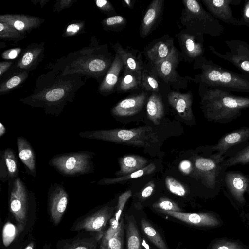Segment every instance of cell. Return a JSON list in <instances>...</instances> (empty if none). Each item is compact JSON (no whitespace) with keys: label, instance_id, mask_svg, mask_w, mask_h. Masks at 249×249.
Here are the masks:
<instances>
[{"label":"cell","instance_id":"1","mask_svg":"<svg viewBox=\"0 0 249 249\" xmlns=\"http://www.w3.org/2000/svg\"><path fill=\"white\" fill-rule=\"evenodd\" d=\"M82 77L78 74L63 75L52 70L38 77L33 93L20 101L58 117L65 107L73 101L76 92L85 84Z\"/></svg>","mask_w":249,"mask_h":249},{"label":"cell","instance_id":"2","mask_svg":"<svg viewBox=\"0 0 249 249\" xmlns=\"http://www.w3.org/2000/svg\"><path fill=\"white\" fill-rule=\"evenodd\" d=\"M201 108L210 121L227 124L240 117L249 108V97L237 96L231 91L202 83L199 90Z\"/></svg>","mask_w":249,"mask_h":249},{"label":"cell","instance_id":"3","mask_svg":"<svg viewBox=\"0 0 249 249\" xmlns=\"http://www.w3.org/2000/svg\"><path fill=\"white\" fill-rule=\"evenodd\" d=\"M94 40L92 39L89 46L59 59L51 67L52 70L63 75L78 74L96 79L102 76L111 64Z\"/></svg>","mask_w":249,"mask_h":249},{"label":"cell","instance_id":"4","mask_svg":"<svg viewBox=\"0 0 249 249\" xmlns=\"http://www.w3.org/2000/svg\"><path fill=\"white\" fill-rule=\"evenodd\" d=\"M203 155L194 159L193 173L195 178L209 191L210 197L216 196L221 191L227 169L226 159L213 151L211 145L203 148Z\"/></svg>","mask_w":249,"mask_h":249},{"label":"cell","instance_id":"5","mask_svg":"<svg viewBox=\"0 0 249 249\" xmlns=\"http://www.w3.org/2000/svg\"><path fill=\"white\" fill-rule=\"evenodd\" d=\"M196 67L201 70L198 79L208 86L231 92L249 93V75L224 69L205 57L197 59Z\"/></svg>","mask_w":249,"mask_h":249},{"label":"cell","instance_id":"6","mask_svg":"<svg viewBox=\"0 0 249 249\" xmlns=\"http://www.w3.org/2000/svg\"><path fill=\"white\" fill-rule=\"evenodd\" d=\"M82 138L147 148L159 142L157 132L150 126L132 129H112L85 131L78 134Z\"/></svg>","mask_w":249,"mask_h":249},{"label":"cell","instance_id":"7","mask_svg":"<svg viewBox=\"0 0 249 249\" xmlns=\"http://www.w3.org/2000/svg\"><path fill=\"white\" fill-rule=\"evenodd\" d=\"M184 8L180 18L187 33L203 38L204 34L213 37L221 36L224 27L219 20L213 17L196 0L183 1Z\"/></svg>","mask_w":249,"mask_h":249},{"label":"cell","instance_id":"8","mask_svg":"<svg viewBox=\"0 0 249 249\" xmlns=\"http://www.w3.org/2000/svg\"><path fill=\"white\" fill-rule=\"evenodd\" d=\"M9 209L17 224L27 227L31 212L36 208L34 194L18 176L8 182Z\"/></svg>","mask_w":249,"mask_h":249},{"label":"cell","instance_id":"9","mask_svg":"<svg viewBox=\"0 0 249 249\" xmlns=\"http://www.w3.org/2000/svg\"><path fill=\"white\" fill-rule=\"evenodd\" d=\"M95 154L89 151H79L59 154L49 160V165L60 174L67 176H77L94 171L92 160Z\"/></svg>","mask_w":249,"mask_h":249},{"label":"cell","instance_id":"10","mask_svg":"<svg viewBox=\"0 0 249 249\" xmlns=\"http://www.w3.org/2000/svg\"><path fill=\"white\" fill-rule=\"evenodd\" d=\"M221 190L240 215L247 205L245 195L247 193L249 195V174L238 171H227Z\"/></svg>","mask_w":249,"mask_h":249},{"label":"cell","instance_id":"11","mask_svg":"<svg viewBox=\"0 0 249 249\" xmlns=\"http://www.w3.org/2000/svg\"><path fill=\"white\" fill-rule=\"evenodd\" d=\"M115 208L106 204L78 218L70 229L71 231L86 232L98 235L101 238L107 223L113 216Z\"/></svg>","mask_w":249,"mask_h":249},{"label":"cell","instance_id":"12","mask_svg":"<svg viewBox=\"0 0 249 249\" xmlns=\"http://www.w3.org/2000/svg\"><path fill=\"white\" fill-rule=\"evenodd\" d=\"M249 142V127L243 126L224 135L211 148L218 156L226 159L240 151Z\"/></svg>","mask_w":249,"mask_h":249},{"label":"cell","instance_id":"13","mask_svg":"<svg viewBox=\"0 0 249 249\" xmlns=\"http://www.w3.org/2000/svg\"><path fill=\"white\" fill-rule=\"evenodd\" d=\"M229 50L224 53L218 52L214 47L209 46L213 54L233 64L243 73L249 75V45L239 39L225 40Z\"/></svg>","mask_w":249,"mask_h":249},{"label":"cell","instance_id":"14","mask_svg":"<svg viewBox=\"0 0 249 249\" xmlns=\"http://www.w3.org/2000/svg\"><path fill=\"white\" fill-rule=\"evenodd\" d=\"M48 212L51 221L58 225L66 211L69 195L64 186L54 183L50 185L47 196Z\"/></svg>","mask_w":249,"mask_h":249},{"label":"cell","instance_id":"15","mask_svg":"<svg viewBox=\"0 0 249 249\" xmlns=\"http://www.w3.org/2000/svg\"><path fill=\"white\" fill-rule=\"evenodd\" d=\"M190 225L206 229H215L222 226L223 221L219 215L214 212L185 213L183 212L160 211Z\"/></svg>","mask_w":249,"mask_h":249},{"label":"cell","instance_id":"16","mask_svg":"<svg viewBox=\"0 0 249 249\" xmlns=\"http://www.w3.org/2000/svg\"><path fill=\"white\" fill-rule=\"evenodd\" d=\"M202 2L207 11L218 20L240 26V20L234 16L231 5H239L241 0H202Z\"/></svg>","mask_w":249,"mask_h":249},{"label":"cell","instance_id":"17","mask_svg":"<svg viewBox=\"0 0 249 249\" xmlns=\"http://www.w3.org/2000/svg\"><path fill=\"white\" fill-rule=\"evenodd\" d=\"M124 218L117 221L113 216L109 220V225L105 230L97 249H124Z\"/></svg>","mask_w":249,"mask_h":249},{"label":"cell","instance_id":"18","mask_svg":"<svg viewBox=\"0 0 249 249\" xmlns=\"http://www.w3.org/2000/svg\"><path fill=\"white\" fill-rule=\"evenodd\" d=\"M70 239H61L56 244V249H97L101 239L98 235L80 232Z\"/></svg>","mask_w":249,"mask_h":249},{"label":"cell","instance_id":"19","mask_svg":"<svg viewBox=\"0 0 249 249\" xmlns=\"http://www.w3.org/2000/svg\"><path fill=\"white\" fill-rule=\"evenodd\" d=\"M19 176V167L12 149L7 148L0 153V180L3 182L12 180Z\"/></svg>","mask_w":249,"mask_h":249},{"label":"cell","instance_id":"20","mask_svg":"<svg viewBox=\"0 0 249 249\" xmlns=\"http://www.w3.org/2000/svg\"><path fill=\"white\" fill-rule=\"evenodd\" d=\"M147 94H141L125 98L118 103L112 109V114L118 117H128L136 114L143 107Z\"/></svg>","mask_w":249,"mask_h":249},{"label":"cell","instance_id":"21","mask_svg":"<svg viewBox=\"0 0 249 249\" xmlns=\"http://www.w3.org/2000/svg\"><path fill=\"white\" fill-rule=\"evenodd\" d=\"M0 20L8 23L25 34L39 27L44 21V19L35 16L9 14L0 15Z\"/></svg>","mask_w":249,"mask_h":249},{"label":"cell","instance_id":"22","mask_svg":"<svg viewBox=\"0 0 249 249\" xmlns=\"http://www.w3.org/2000/svg\"><path fill=\"white\" fill-rule=\"evenodd\" d=\"M44 43L33 44L26 48L14 68L16 70L32 71L43 59Z\"/></svg>","mask_w":249,"mask_h":249},{"label":"cell","instance_id":"23","mask_svg":"<svg viewBox=\"0 0 249 249\" xmlns=\"http://www.w3.org/2000/svg\"><path fill=\"white\" fill-rule=\"evenodd\" d=\"M170 105L182 119L192 120L194 115L192 109V95L190 92L181 93L172 91L167 96Z\"/></svg>","mask_w":249,"mask_h":249},{"label":"cell","instance_id":"24","mask_svg":"<svg viewBox=\"0 0 249 249\" xmlns=\"http://www.w3.org/2000/svg\"><path fill=\"white\" fill-rule=\"evenodd\" d=\"M18 157L25 166L27 172L33 177H36V160L35 151L29 141L23 136L17 139Z\"/></svg>","mask_w":249,"mask_h":249},{"label":"cell","instance_id":"25","mask_svg":"<svg viewBox=\"0 0 249 249\" xmlns=\"http://www.w3.org/2000/svg\"><path fill=\"white\" fill-rule=\"evenodd\" d=\"M124 67L121 56L117 53L107 71L99 88L100 94L106 95L111 93L117 86L119 75Z\"/></svg>","mask_w":249,"mask_h":249},{"label":"cell","instance_id":"26","mask_svg":"<svg viewBox=\"0 0 249 249\" xmlns=\"http://www.w3.org/2000/svg\"><path fill=\"white\" fill-rule=\"evenodd\" d=\"M163 5V0H154L149 5L141 22L140 35L142 37H145L150 33L161 14Z\"/></svg>","mask_w":249,"mask_h":249},{"label":"cell","instance_id":"27","mask_svg":"<svg viewBox=\"0 0 249 249\" xmlns=\"http://www.w3.org/2000/svg\"><path fill=\"white\" fill-rule=\"evenodd\" d=\"M178 62V54L175 48L165 59L155 64L159 76L165 82L174 81L176 77V68Z\"/></svg>","mask_w":249,"mask_h":249},{"label":"cell","instance_id":"28","mask_svg":"<svg viewBox=\"0 0 249 249\" xmlns=\"http://www.w3.org/2000/svg\"><path fill=\"white\" fill-rule=\"evenodd\" d=\"M181 46L187 55L191 58H198L203 55L204 49L203 38L197 37L187 32L179 36Z\"/></svg>","mask_w":249,"mask_h":249},{"label":"cell","instance_id":"29","mask_svg":"<svg viewBox=\"0 0 249 249\" xmlns=\"http://www.w3.org/2000/svg\"><path fill=\"white\" fill-rule=\"evenodd\" d=\"M147 162L144 157L139 155L124 156L119 159L120 170L115 174L119 177L127 175L144 168Z\"/></svg>","mask_w":249,"mask_h":249},{"label":"cell","instance_id":"30","mask_svg":"<svg viewBox=\"0 0 249 249\" xmlns=\"http://www.w3.org/2000/svg\"><path fill=\"white\" fill-rule=\"evenodd\" d=\"M125 219L126 249H145L134 216H126Z\"/></svg>","mask_w":249,"mask_h":249},{"label":"cell","instance_id":"31","mask_svg":"<svg viewBox=\"0 0 249 249\" xmlns=\"http://www.w3.org/2000/svg\"><path fill=\"white\" fill-rule=\"evenodd\" d=\"M115 50L122 59L124 70L137 72L142 74L143 64L141 58L132 52L124 49L121 45H116Z\"/></svg>","mask_w":249,"mask_h":249},{"label":"cell","instance_id":"32","mask_svg":"<svg viewBox=\"0 0 249 249\" xmlns=\"http://www.w3.org/2000/svg\"><path fill=\"white\" fill-rule=\"evenodd\" d=\"M174 48L172 40L160 41L147 51L146 55L155 64L167 58Z\"/></svg>","mask_w":249,"mask_h":249},{"label":"cell","instance_id":"33","mask_svg":"<svg viewBox=\"0 0 249 249\" xmlns=\"http://www.w3.org/2000/svg\"><path fill=\"white\" fill-rule=\"evenodd\" d=\"M147 116L154 124H159L164 115L162 99L159 95L153 93L149 97L146 105Z\"/></svg>","mask_w":249,"mask_h":249},{"label":"cell","instance_id":"34","mask_svg":"<svg viewBox=\"0 0 249 249\" xmlns=\"http://www.w3.org/2000/svg\"><path fill=\"white\" fill-rule=\"evenodd\" d=\"M142 74L137 72L124 70L117 85L118 92H127L142 86Z\"/></svg>","mask_w":249,"mask_h":249},{"label":"cell","instance_id":"35","mask_svg":"<svg viewBox=\"0 0 249 249\" xmlns=\"http://www.w3.org/2000/svg\"><path fill=\"white\" fill-rule=\"evenodd\" d=\"M140 226L144 235L158 249H168L161 236L146 219L141 218Z\"/></svg>","mask_w":249,"mask_h":249},{"label":"cell","instance_id":"36","mask_svg":"<svg viewBox=\"0 0 249 249\" xmlns=\"http://www.w3.org/2000/svg\"><path fill=\"white\" fill-rule=\"evenodd\" d=\"M156 166L154 163H150L144 168L129 174L127 175L118 177L114 178H103L98 182L99 185H111L122 182L125 181L129 179L140 178L141 177L151 174L155 172Z\"/></svg>","mask_w":249,"mask_h":249},{"label":"cell","instance_id":"37","mask_svg":"<svg viewBox=\"0 0 249 249\" xmlns=\"http://www.w3.org/2000/svg\"><path fill=\"white\" fill-rule=\"evenodd\" d=\"M207 249H249V246L239 239L221 237L212 240Z\"/></svg>","mask_w":249,"mask_h":249},{"label":"cell","instance_id":"38","mask_svg":"<svg viewBox=\"0 0 249 249\" xmlns=\"http://www.w3.org/2000/svg\"><path fill=\"white\" fill-rule=\"evenodd\" d=\"M25 229L18 224L15 225L10 221H7L3 225L2 231L3 245L6 247H9Z\"/></svg>","mask_w":249,"mask_h":249},{"label":"cell","instance_id":"39","mask_svg":"<svg viewBox=\"0 0 249 249\" xmlns=\"http://www.w3.org/2000/svg\"><path fill=\"white\" fill-rule=\"evenodd\" d=\"M28 77V72L18 71L0 85V94H4L22 83Z\"/></svg>","mask_w":249,"mask_h":249},{"label":"cell","instance_id":"40","mask_svg":"<svg viewBox=\"0 0 249 249\" xmlns=\"http://www.w3.org/2000/svg\"><path fill=\"white\" fill-rule=\"evenodd\" d=\"M22 33L8 23L0 20V38L3 40L18 41L25 37Z\"/></svg>","mask_w":249,"mask_h":249},{"label":"cell","instance_id":"41","mask_svg":"<svg viewBox=\"0 0 249 249\" xmlns=\"http://www.w3.org/2000/svg\"><path fill=\"white\" fill-rule=\"evenodd\" d=\"M249 164V142L240 151L225 160V165L228 168L238 164Z\"/></svg>","mask_w":249,"mask_h":249},{"label":"cell","instance_id":"42","mask_svg":"<svg viewBox=\"0 0 249 249\" xmlns=\"http://www.w3.org/2000/svg\"><path fill=\"white\" fill-rule=\"evenodd\" d=\"M165 181L167 189L172 193L180 196L186 195V190L185 187L174 178L167 176Z\"/></svg>","mask_w":249,"mask_h":249},{"label":"cell","instance_id":"43","mask_svg":"<svg viewBox=\"0 0 249 249\" xmlns=\"http://www.w3.org/2000/svg\"><path fill=\"white\" fill-rule=\"evenodd\" d=\"M152 207L158 211L182 212L181 209L174 201L166 198H162L154 203Z\"/></svg>","mask_w":249,"mask_h":249},{"label":"cell","instance_id":"44","mask_svg":"<svg viewBox=\"0 0 249 249\" xmlns=\"http://www.w3.org/2000/svg\"><path fill=\"white\" fill-rule=\"evenodd\" d=\"M142 85L146 90L154 92L159 91L158 82L155 77L145 70L142 73Z\"/></svg>","mask_w":249,"mask_h":249},{"label":"cell","instance_id":"45","mask_svg":"<svg viewBox=\"0 0 249 249\" xmlns=\"http://www.w3.org/2000/svg\"><path fill=\"white\" fill-rule=\"evenodd\" d=\"M132 196L131 190H128L123 193L119 197L116 212L113 216L117 221H120L122 211L128 199Z\"/></svg>","mask_w":249,"mask_h":249},{"label":"cell","instance_id":"46","mask_svg":"<svg viewBox=\"0 0 249 249\" xmlns=\"http://www.w3.org/2000/svg\"><path fill=\"white\" fill-rule=\"evenodd\" d=\"M125 18L121 16H114L105 19L102 24L105 27L114 28L125 23Z\"/></svg>","mask_w":249,"mask_h":249},{"label":"cell","instance_id":"47","mask_svg":"<svg viewBox=\"0 0 249 249\" xmlns=\"http://www.w3.org/2000/svg\"><path fill=\"white\" fill-rule=\"evenodd\" d=\"M84 27L83 22L70 24L67 27L63 36L67 37L76 35L82 31Z\"/></svg>","mask_w":249,"mask_h":249},{"label":"cell","instance_id":"48","mask_svg":"<svg viewBox=\"0 0 249 249\" xmlns=\"http://www.w3.org/2000/svg\"><path fill=\"white\" fill-rule=\"evenodd\" d=\"M35 240L31 232H30L28 237L19 243V245L16 249H35Z\"/></svg>","mask_w":249,"mask_h":249},{"label":"cell","instance_id":"49","mask_svg":"<svg viewBox=\"0 0 249 249\" xmlns=\"http://www.w3.org/2000/svg\"><path fill=\"white\" fill-rule=\"evenodd\" d=\"M239 20L240 26L249 27V0L244 5L242 15Z\"/></svg>","mask_w":249,"mask_h":249},{"label":"cell","instance_id":"50","mask_svg":"<svg viewBox=\"0 0 249 249\" xmlns=\"http://www.w3.org/2000/svg\"><path fill=\"white\" fill-rule=\"evenodd\" d=\"M21 51V49L19 48L10 49L3 52L1 57L4 59H14L19 55Z\"/></svg>","mask_w":249,"mask_h":249},{"label":"cell","instance_id":"51","mask_svg":"<svg viewBox=\"0 0 249 249\" xmlns=\"http://www.w3.org/2000/svg\"><path fill=\"white\" fill-rule=\"evenodd\" d=\"M76 0H61L56 1L54 5V11L59 12L62 10L70 7Z\"/></svg>","mask_w":249,"mask_h":249},{"label":"cell","instance_id":"52","mask_svg":"<svg viewBox=\"0 0 249 249\" xmlns=\"http://www.w3.org/2000/svg\"><path fill=\"white\" fill-rule=\"evenodd\" d=\"M95 3L96 6L104 12H110L114 10V8L111 3L107 0H96Z\"/></svg>","mask_w":249,"mask_h":249},{"label":"cell","instance_id":"53","mask_svg":"<svg viewBox=\"0 0 249 249\" xmlns=\"http://www.w3.org/2000/svg\"><path fill=\"white\" fill-rule=\"evenodd\" d=\"M154 187L155 184L153 181H151L148 182L141 193V198L142 199H146L149 197L152 194Z\"/></svg>","mask_w":249,"mask_h":249},{"label":"cell","instance_id":"54","mask_svg":"<svg viewBox=\"0 0 249 249\" xmlns=\"http://www.w3.org/2000/svg\"><path fill=\"white\" fill-rule=\"evenodd\" d=\"M13 64L12 62H1L0 63V76L2 75L11 67Z\"/></svg>","mask_w":249,"mask_h":249},{"label":"cell","instance_id":"55","mask_svg":"<svg viewBox=\"0 0 249 249\" xmlns=\"http://www.w3.org/2000/svg\"><path fill=\"white\" fill-rule=\"evenodd\" d=\"M180 168L182 171L187 173H189L193 170V168L192 169L191 162L187 160L183 161L180 164Z\"/></svg>","mask_w":249,"mask_h":249},{"label":"cell","instance_id":"56","mask_svg":"<svg viewBox=\"0 0 249 249\" xmlns=\"http://www.w3.org/2000/svg\"><path fill=\"white\" fill-rule=\"evenodd\" d=\"M247 206V211H244L243 213L240 215V217L242 219V221L249 228V204H248Z\"/></svg>","mask_w":249,"mask_h":249},{"label":"cell","instance_id":"57","mask_svg":"<svg viewBox=\"0 0 249 249\" xmlns=\"http://www.w3.org/2000/svg\"><path fill=\"white\" fill-rule=\"evenodd\" d=\"M6 130L3 124L0 122V137L3 136L6 133Z\"/></svg>","mask_w":249,"mask_h":249},{"label":"cell","instance_id":"58","mask_svg":"<svg viewBox=\"0 0 249 249\" xmlns=\"http://www.w3.org/2000/svg\"><path fill=\"white\" fill-rule=\"evenodd\" d=\"M124 2L125 4L130 8H132L133 7V3H132V1L130 0H124Z\"/></svg>","mask_w":249,"mask_h":249},{"label":"cell","instance_id":"59","mask_svg":"<svg viewBox=\"0 0 249 249\" xmlns=\"http://www.w3.org/2000/svg\"><path fill=\"white\" fill-rule=\"evenodd\" d=\"M42 249H51V245L49 244L45 243Z\"/></svg>","mask_w":249,"mask_h":249},{"label":"cell","instance_id":"60","mask_svg":"<svg viewBox=\"0 0 249 249\" xmlns=\"http://www.w3.org/2000/svg\"><path fill=\"white\" fill-rule=\"evenodd\" d=\"M49 0H41L40 1V5H41V7H43L44 6V5Z\"/></svg>","mask_w":249,"mask_h":249},{"label":"cell","instance_id":"61","mask_svg":"<svg viewBox=\"0 0 249 249\" xmlns=\"http://www.w3.org/2000/svg\"><path fill=\"white\" fill-rule=\"evenodd\" d=\"M248 244H249V246H248L249 247V241H248Z\"/></svg>","mask_w":249,"mask_h":249},{"label":"cell","instance_id":"62","mask_svg":"<svg viewBox=\"0 0 249 249\" xmlns=\"http://www.w3.org/2000/svg\"></svg>","mask_w":249,"mask_h":249}]
</instances>
